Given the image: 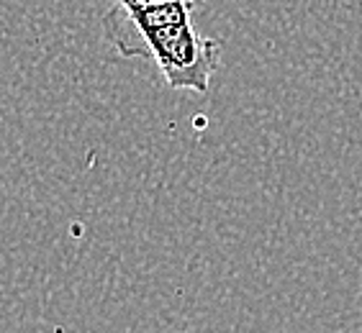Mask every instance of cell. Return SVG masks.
Returning <instances> with one entry per match:
<instances>
[{"label":"cell","mask_w":362,"mask_h":333,"mask_svg":"<svg viewBox=\"0 0 362 333\" xmlns=\"http://www.w3.org/2000/svg\"><path fill=\"white\" fill-rule=\"evenodd\" d=\"M100 26L108 44L121 56H149L173 90H190L198 95L211 90V77L221 62V44L198 34L190 21L141 28L129 21L119 3H113Z\"/></svg>","instance_id":"6da1fadb"},{"label":"cell","mask_w":362,"mask_h":333,"mask_svg":"<svg viewBox=\"0 0 362 333\" xmlns=\"http://www.w3.org/2000/svg\"><path fill=\"white\" fill-rule=\"evenodd\" d=\"M126 3H139V6H149V3H170V0H126Z\"/></svg>","instance_id":"7a4b0ae2"}]
</instances>
